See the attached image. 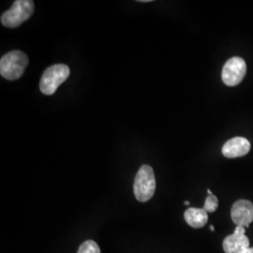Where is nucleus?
Instances as JSON below:
<instances>
[{"instance_id":"nucleus-1","label":"nucleus","mask_w":253,"mask_h":253,"mask_svg":"<svg viewBox=\"0 0 253 253\" xmlns=\"http://www.w3.org/2000/svg\"><path fill=\"white\" fill-rule=\"evenodd\" d=\"M28 56L21 51H11L3 55L0 60L1 76L9 81L19 79L27 69Z\"/></svg>"},{"instance_id":"nucleus-2","label":"nucleus","mask_w":253,"mask_h":253,"mask_svg":"<svg viewBox=\"0 0 253 253\" xmlns=\"http://www.w3.org/2000/svg\"><path fill=\"white\" fill-rule=\"evenodd\" d=\"M35 5L31 0H16L12 7L2 13L1 24L4 27L15 28L30 18L34 12Z\"/></svg>"},{"instance_id":"nucleus-3","label":"nucleus","mask_w":253,"mask_h":253,"mask_svg":"<svg viewBox=\"0 0 253 253\" xmlns=\"http://www.w3.org/2000/svg\"><path fill=\"white\" fill-rule=\"evenodd\" d=\"M133 190L136 199L145 203L151 199L156 190V178L153 169L149 165H143L136 173Z\"/></svg>"},{"instance_id":"nucleus-4","label":"nucleus","mask_w":253,"mask_h":253,"mask_svg":"<svg viewBox=\"0 0 253 253\" xmlns=\"http://www.w3.org/2000/svg\"><path fill=\"white\" fill-rule=\"evenodd\" d=\"M70 68L65 64H55L46 69L40 81V89L42 94L51 96L57 90L70 76Z\"/></svg>"},{"instance_id":"nucleus-5","label":"nucleus","mask_w":253,"mask_h":253,"mask_svg":"<svg viewBox=\"0 0 253 253\" xmlns=\"http://www.w3.org/2000/svg\"><path fill=\"white\" fill-rule=\"evenodd\" d=\"M247 73V65L244 59L235 56L230 58L223 66L221 78L228 86H235L244 79Z\"/></svg>"},{"instance_id":"nucleus-6","label":"nucleus","mask_w":253,"mask_h":253,"mask_svg":"<svg viewBox=\"0 0 253 253\" xmlns=\"http://www.w3.org/2000/svg\"><path fill=\"white\" fill-rule=\"evenodd\" d=\"M231 217L236 226L248 228L253 221V204L248 200H239L232 207Z\"/></svg>"},{"instance_id":"nucleus-7","label":"nucleus","mask_w":253,"mask_h":253,"mask_svg":"<svg viewBox=\"0 0 253 253\" xmlns=\"http://www.w3.org/2000/svg\"><path fill=\"white\" fill-rule=\"evenodd\" d=\"M245 232L244 227L236 226L235 233L227 236L222 244L225 253H242L250 248V240Z\"/></svg>"},{"instance_id":"nucleus-8","label":"nucleus","mask_w":253,"mask_h":253,"mask_svg":"<svg viewBox=\"0 0 253 253\" xmlns=\"http://www.w3.org/2000/svg\"><path fill=\"white\" fill-rule=\"evenodd\" d=\"M251 143L243 137H235L222 146V154L229 159L243 157L250 152Z\"/></svg>"},{"instance_id":"nucleus-9","label":"nucleus","mask_w":253,"mask_h":253,"mask_svg":"<svg viewBox=\"0 0 253 253\" xmlns=\"http://www.w3.org/2000/svg\"><path fill=\"white\" fill-rule=\"evenodd\" d=\"M184 217L187 223L195 229L203 228L208 221V212L204 208H189L186 210Z\"/></svg>"},{"instance_id":"nucleus-10","label":"nucleus","mask_w":253,"mask_h":253,"mask_svg":"<svg viewBox=\"0 0 253 253\" xmlns=\"http://www.w3.org/2000/svg\"><path fill=\"white\" fill-rule=\"evenodd\" d=\"M77 253H100V249L95 241L87 240L80 246Z\"/></svg>"},{"instance_id":"nucleus-11","label":"nucleus","mask_w":253,"mask_h":253,"mask_svg":"<svg viewBox=\"0 0 253 253\" xmlns=\"http://www.w3.org/2000/svg\"><path fill=\"white\" fill-rule=\"evenodd\" d=\"M217 207H218V200H217V196H215L214 194L208 195V198L206 199L204 209L208 213H213L217 210Z\"/></svg>"},{"instance_id":"nucleus-12","label":"nucleus","mask_w":253,"mask_h":253,"mask_svg":"<svg viewBox=\"0 0 253 253\" xmlns=\"http://www.w3.org/2000/svg\"><path fill=\"white\" fill-rule=\"evenodd\" d=\"M242 253H253V248H251V247H250L249 249H247V250L244 251Z\"/></svg>"},{"instance_id":"nucleus-13","label":"nucleus","mask_w":253,"mask_h":253,"mask_svg":"<svg viewBox=\"0 0 253 253\" xmlns=\"http://www.w3.org/2000/svg\"><path fill=\"white\" fill-rule=\"evenodd\" d=\"M139 2H144V3H147V2H151V0H140Z\"/></svg>"},{"instance_id":"nucleus-14","label":"nucleus","mask_w":253,"mask_h":253,"mask_svg":"<svg viewBox=\"0 0 253 253\" xmlns=\"http://www.w3.org/2000/svg\"><path fill=\"white\" fill-rule=\"evenodd\" d=\"M210 230L212 231V232H214L215 231V229H214V226H212V225H210Z\"/></svg>"},{"instance_id":"nucleus-15","label":"nucleus","mask_w":253,"mask_h":253,"mask_svg":"<svg viewBox=\"0 0 253 253\" xmlns=\"http://www.w3.org/2000/svg\"><path fill=\"white\" fill-rule=\"evenodd\" d=\"M208 193L209 195H212V191L210 190H208Z\"/></svg>"},{"instance_id":"nucleus-16","label":"nucleus","mask_w":253,"mask_h":253,"mask_svg":"<svg viewBox=\"0 0 253 253\" xmlns=\"http://www.w3.org/2000/svg\"><path fill=\"white\" fill-rule=\"evenodd\" d=\"M185 205H186V206H189V205H190V202L186 201V202H185Z\"/></svg>"}]
</instances>
